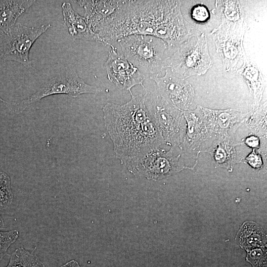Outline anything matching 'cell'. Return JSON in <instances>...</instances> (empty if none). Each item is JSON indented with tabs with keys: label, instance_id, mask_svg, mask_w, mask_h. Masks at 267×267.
<instances>
[{
	"label": "cell",
	"instance_id": "obj_2",
	"mask_svg": "<svg viewBox=\"0 0 267 267\" xmlns=\"http://www.w3.org/2000/svg\"><path fill=\"white\" fill-rule=\"evenodd\" d=\"M123 104L107 103L103 107L105 127L116 157L131 172L141 160L166 142L151 119L142 94Z\"/></svg>",
	"mask_w": 267,
	"mask_h": 267
},
{
	"label": "cell",
	"instance_id": "obj_29",
	"mask_svg": "<svg viewBox=\"0 0 267 267\" xmlns=\"http://www.w3.org/2000/svg\"><path fill=\"white\" fill-rule=\"evenodd\" d=\"M0 101L3 102V103H6L3 99H2L0 97Z\"/></svg>",
	"mask_w": 267,
	"mask_h": 267
},
{
	"label": "cell",
	"instance_id": "obj_26",
	"mask_svg": "<svg viewBox=\"0 0 267 267\" xmlns=\"http://www.w3.org/2000/svg\"><path fill=\"white\" fill-rule=\"evenodd\" d=\"M242 144H244L248 147L258 150L260 148V140L259 137L256 135H251L245 138Z\"/></svg>",
	"mask_w": 267,
	"mask_h": 267
},
{
	"label": "cell",
	"instance_id": "obj_19",
	"mask_svg": "<svg viewBox=\"0 0 267 267\" xmlns=\"http://www.w3.org/2000/svg\"><path fill=\"white\" fill-rule=\"evenodd\" d=\"M64 23L68 31L74 39L90 40L88 25L84 17L80 15L72 8L69 2L62 5Z\"/></svg>",
	"mask_w": 267,
	"mask_h": 267
},
{
	"label": "cell",
	"instance_id": "obj_28",
	"mask_svg": "<svg viewBox=\"0 0 267 267\" xmlns=\"http://www.w3.org/2000/svg\"><path fill=\"white\" fill-rule=\"evenodd\" d=\"M4 227L3 219L0 215V230L3 229Z\"/></svg>",
	"mask_w": 267,
	"mask_h": 267
},
{
	"label": "cell",
	"instance_id": "obj_22",
	"mask_svg": "<svg viewBox=\"0 0 267 267\" xmlns=\"http://www.w3.org/2000/svg\"><path fill=\"white\" fill-rule=\"evenodd\" d=\"M13 198L10 178L6 173L0 172V211L11 204Z\"/></svg>",
	"mask_w": 267,
	"mask_h": 267
},
{
	"label": "cell",
	"instance_id": "obj_5",
	"mask_svg": "<svg viewBox=\"0 0 267 267\" xmlns=\"http://www.w3.org/2000/svg\"><path fill=\"white\" fill-rule=\"evenodd\" d=\"M169 61L168 67L179 78L205 74L212 65L205 34L201 32L182 43Z\"/></svg>",
	"mask_w": 267,
	"mask_h": 267
},
{
	"label": "cell",
	"instance_id": "obj_27",
	"mask_svg": "<svg viewBox=\"0 0 267 267\" xmlns=\"http://www.w3.org/2000/svg\"><path fill=\"white\" fill-rule=\"evenodd\" d=\"M60 267H80L79 264L75 260L67 262Z\"/></svg>",
	"mask_w": 267,
	"mask_h": 267
},
{
	"label": "cell",
	"instance_id": "obj_13",
	"mask_svg": "<svg viewBox=\"0 0 267 267\" xmlns=\"http://www.w3.org/2000/svg\"><path fill=\"white\" fill-rule=\"evenodd\" d=\"M85 9L90 40L94 34L115 14L123 0H75Z\"/></svg>",
	"mask_w": 267,
	"mask_h": 267
},
{
	"label": "cell",
	"instance_id": "obj_15",
	"mask_svg": "<svg viewBox=\"0 0 267 267\" xmlns=\"http://www.w3.org/2000/svg\"><path fill=\"white\" fill-rule=\"evenodd\" d=\"M212 145L200 152H207L210 154L212 162L216 167L232 170L233 165L241 161L235 149V146L242 143H236L234 136L219 137L215 138Z\"/></svg>",
	"mask_w": 267,
	"mask_h": 267
},
{
	"label": "cell",
	"instance_id": "obj_8",
	"mask_svg": "<svg viewBox=\"0 0 267 267\" xmlns=\"http://www.w3.org/2000/svg\"><path fill=\"white\" fill-rule=\"evenodd\" d=\"M248 28L247 24L233 26L221 24L211 32L225 71L236 73L242 66L247 57L243 40Z\"/></svg>",
	"mask_w": 267,
	"mask_h": 267
},
{
	"label": "cell",
	"instance_id": "obj_9",
	"mask_svg": "<svg viewBox=\"0 0 267 267\" xmlns=\"http://www.w3.org/2000/svg\"><path fill=\"white\" fill-rule=\"evenodd\" d=\"M177 147L172 146L169 151L159 149L146 155L131 172L149 179L158 180L175 174L186 166Z\"/></svg>",
	"mask_w": 267,
	"mask_h": 267
},
{
	"label": "cell",
	"instance_id": "obj_11",
	"mask_svg": "<svg viewBox=\"0 0 267 267\" xmlns=\"http://www.w3.org/2000/svg\"><path fill=\"white\" fill-rule=\"evenodd\" d=\"M197 107L205 122L210 137L215 138L234 136L247 113L233 109L214 110L200 105Z\"/></svg>",
	"mask_w": 267,
	"mask_h": 267
},
{
	"label": "cell",
	"instance_id": "obj_24",
	"mask_svg": "<svg viewBox=\"0 0 267 267\" xmlns=\"http://www.w3.org/2000/svg\"><path fill=\"white\" fill-rule=\"evenodd\" d=\"M190 15L197 22H205L209 19L210 12L205 5L197 4L192 8Z\"/></svg>",
	"mask_w": 267,
	"mask_h": 267
},
{
	"label": "cell",
	"instance_id": "obj_6",
	"mask_svg": "<svg viewBox=\"0 0 267 267\" xmlns=\"http://www.w3.org/2000/svg\"><path fill=\"white\" fill-rule=\"evenodd\" d=\"M50 27L47 24L30 27L16 23L8 32L0 33V59L14 61L32 67L30 50L38 38Z\"/></svg>",
	"mask_w": 267,
	"mask_h": 267
},
{
	"label": "cell",
	"instance_id": "obj_3",
	"mask_svg": "<svg viewBox=\"0 0 267 267\" xmlns=\"http://www.w3.org/2000/svg\"><path fill=\"white\" fill-rule=\"evenodd\" d=\"M119 42L126 58L144 76L152 79L159 77L168 67L171 55L167 45L161 39L152 36L134 35Z\"/></svg>",
	"mask_w": 267,
	"mask_h": 267
},
{
	"label": "cell",
	"instance_id": "obj_10",
	"mask_svg": "<svg viewBox=\"0 0 267 267\" xmlns=\"http://www.w3.org/2000/svg\"><path fill=\"white\" fill-rule=\"evenodd\" d=\"M104 66L109 80L120 89L130 90L134 86L140 85L143 89L144 76L117 51L112 44Z\"/></svg>",
	"mask_w": 267,
	"mask_h": 267
},
{
	"label": "cell",
	"instance_id": "obj_7",
	"mask_svg": "<svg viewBox=\"0 0 267 267\" xmlns=\"http://www.w3.org/2000/svg\"><path fill=\"white\" fill-rule=\"evenodd\" d=\"M100 88L89 85L74 71H67L49 80L36 92L13 104L16 112L21 113L30 104L51 95L65 94L73 97L86 93L98 94Z\"/></svg>",
	"mask_w": 267,
	"mask_h": 267
},
{
	"label": "cell",
	"instance_id": "obj_20",
	"mask_svg": "<svg viewBox=\"0 0 267 267\" xmlns=\"http://www.w3.org/2000/svg\"><path fill=\"white\" fill-rule=\"evenodd\" d=\"M244 122L250 130L262 136L267 134V102L247 112Z\"/></svg>",
	"mask_w": 267,
	"mask_h": 267
},
{
	"label": "cell",
	"instance_id": "obj_17",
	"mask_svg": "<svg viewBox=\"0 0 267 267\" xmlns=\"http://www.w3.org/2000/svg\"><path fill=\"white\" fill-rule=\"evenodd\" d=\"M35 0H0V33L8 32L18 17L26 12Z\"/></svg>",
	"mask_w": 267,
	"mask_h": 267
},
{
	"label": "cell",
	"instance_id": "obj_23",
	"mask_svg": "<svg viewBox=\"0 0 267 267\" xmlns=\"http://www.w3.org/2000/svg\"><path fill=\"white\" fill-rule=\"evenodd\" d=\"M19 236L16 230L2 231L0 230V261L6 255L7 251Z\"/></svg>",
	"mask_w": 267,
	"mask_h": 267
},
{
	"label": "cell",
	"instance_id": "obj_14",
	"mask_svg": "<svg viewBox=\"0 0 267 267\" xmlns=\"http://www.w3.org/2000/svg\"><path fill=\"white\" fill-rule=\"evenodd\" d=\"M184 117L186 128L179 148L199 155L202 143L210 137L205 122L197 107L194 110L184 111Z\"/></svg>",
	"mask_w": 267,
	"mask_h": 267
},
{
	"label": "cell",
	"instance_id": "obj_1",
	"mask_svg": "<svg viewBox=\"0 0 267 267\" xmlns=\"http://www.w3.org/2000/svg\"><path fill=\"white\" fill-rule=\"evenodd\" d=\"M180 0H123L115 14L94 34L93 41L105 45L134 35L152 36L174 53L200 31L183 17Z\"/></svg>",
	"mask_w": 267,
	"mask_h": 267
},
{
	"label": "cell",
	"instance_id": "obj_4",
	"mask_svg": "<svg viewBox=\"0 0 267 267\" xmlns=\"http://www.w3.org/2000/svg\"><path fill=\"white\" fill-rule=\"evenodd\" d=\"M147 110L166 144L179 147L186 131V124L182 111L161 95L155 87L144 89Z\"/></svg>",
	"mask_w": 267,
	"mask_h": 267
},
{
	"label": "cell",
	"instance_id": "obj_25",
	"mask_svg": "<svg viewBox=\"0 0 267 267\" xmlns=\"http://www.w3.org/2000/svg\"><path fill=\"white\" fill-rule=\"evenodd\" d=\"M245 162L255 169H261L263 166L262 157L259 150L253 149L245 158Z\"/></svg>",
	"mask_w": 267,
	"mask_h": 267
},
{
	"label": "cell",
	"instance_id": "obj_18",
	"mask_svg": "<svg viewBox=\"0 0 267 267\" xmlns=\"http://www.w3.org/2000/svg\"><path fill=\"white\" fill-rule=\"evenodd\" d=\"M212 12L221 19V24L233 26L247 24L243 8L238 0H216Z\"/></svg>",
	"mask_w": 267,
	"mask_h": 267
},
{
	"label": "cell",
	"instance_id": "obj_21",
	"mask_svg": "<svg viewBox=\"0 0 267 267\" xmlns=\"http://www.w3.org/2000/svg\"><path fill=\"white\" fill-rule=\"evenodd\" d=\"M23 247L16 249L10 255L8 265L5 267H45L35 254Z\"/></svg>",
	"mask_w": 267,
	"mask_h": 267
},
{
	"label": "cell",
	"instance_id": "obj_12",
	"mask_svg": "<svg viewBox=\"0 0 267 267\" xmlns=\"http://www.w3.org/2000/svg\"><path fill=\"white\" fill-rule=\"evenodd\" d=\"M156 84V89L163 97L182 111L188 110L194 97V90L186 79L176 77L170 69L165 75L151 79Z\"/></svg>",
	"mask_w": 267,
	"mask_h": 267
},
{
	"label": "cell",
	"instance_id": "obj_16",
	"mask_svg": "<svg viewBox=\"0 0 267 267\" xmlns=\"http://www.w3.org/2000/svg\"><path fill=\"white\" fill-rule=\"evenodd\" d=\"M243 77L254 98L252 108L260 106L266 87L265 77L256 64L246 57L241 67L236 72Z\"/></svg>",
	"mask_w": 267,
	"mask_h": 267
}]
</instances>
